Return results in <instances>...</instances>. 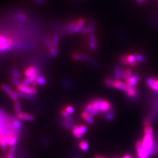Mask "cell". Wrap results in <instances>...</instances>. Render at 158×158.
<instances>
[{"label":"cell","mask_w":158,"mask_h":158,"mask_svg":"<svg viewBox=\"0 0 158 158\" xmlns=\"http://www.w3.org/2000/svg\"><path fill=\"white\" fill-rule=\"evenodd\" d=\"M144 133L145 135H153V129L150 125H145L144 129Z\"/></svg>","instance_id":"cell-28"},{"label":"cell","mask_w":158,"mask_h":158,"mask_svg":"<svg viewBox=\"0 0 158 158\" xmlns=\"http://www.w3.org/2000/svg\"><path fill=\"white\" fill-rule=\"evenodd\" d=\"M147 86L154 91L155 94L158 95V79L149 77L146 80Z\"/></svg>","instance_id":"cell-6"},{"label":"cell","mask_w":158,"mask_h":158,"mask_svg":"<svg viewBox=\"0 0 158 158\" xmlns=\"http://www.w3.org/2000/svg\"><path fill=\"white\" fill-rule=\"evenodd\" d=\"M60 123L64 126V128L67 129H69L72 128L73 126V125L69 121L66 119L65 118L61 119H60Z\"/></svg>","instance_id":"cell-25"},{"label":"cell","mask_w":158,"mask_h":158,"mask_svg":"<svg viewBox=\"0 0 158 158\" xmlns=\"http://www.w3.org/2000/svg\"><path fill=\"white\" fill-rule=\"evenodd\" d=\"M14 109H15V111L16 112V115H18L20 114H21L22 112L21 111V104L17 100L15 101H14Z\"/></svg>","instance_id":"cell-26"},{"label":"cell","mask_w":158,"mask_h":158,"mask_svg":"<svg viewBox=\"0 0 158 158\" xmlns=\"http://www.w3.org/2000/svg\"><path fill=\"white\" fill-rule=\"evenodd\" d=\"M85 23V21L83 19H80L79 20L77 21V22L76 24L75 27L69 32V34L72 35V34H74L76 33H77L79 32L80 29L83 27V26L84 25Z\"/></svg>","instance_id":"cell-11"},{"label":"cell","mask_w":158,"mask_h":158,"mask_svg":"<svg viewBox=\"0 0 158 158\" xmlns=\"http://www.w3.org/2000/svg\"><path fill=\"white\" fill-rule=\"evenodd\" d=\"M113 111H111L107 112H105L104 114H102L103 116L105 117V118L108 120V121H112L114 119V115L113 114Z\"/></svg>","instance_id":"cell-27"},{"label":"cell","mask_w":158,"mask_h":158,"mask_svg":"<svg viewBox=\"0 0 158 158\" xmlns=\"http://www.w3.org/2000/svg\"><path fill=\"white\" fill-rule=\"evenodd\" d=\"M121 78V69L120 67L117 66L114 69V79L115 80H119Z\"/></svg>","instance_id":"cell-20"},{"label":"cell","mask_w":158,"mask_h":158,"mask_svg":"<svg viewBox=\"0 0 158 158\" xmlns=\"http://www.w3.org/2000/svg\"><path fill=\"white\" fill-rule=\"evenodd\" d=\"M58 53V48H53L51 51H50V55L52 58H55Z\"/></svg>","instance_id":"cell-35"},{"label":"cell","mask_w":158,"mask_h":158,"mask_svg":"<svg viewBox=\"0 0 158 158\" xmlns=\"http://www.w3.org/2000/svg\"><path fill=\"white\" fill-rule=\"evenodd\" d=\"M14 44V41L12 38L5 35H0V52L10 50Z\"/></svg>","instance_id":"cell-1"},{"label":"cell","mask_w":158,"mask_h":158,"mask_svg":"<svg viewBox=\"0 0 158 158\" xmlns=\"http://www.w3.org/2000/svg\"><path fill=\"white\" fill-rule=\"evenodd\" d=\"M39 70V69H38L35 66H30L25 70L24 75L26 78L30 77L37 74Z\"/></svg>","instance_id":"cell-10"},{"label":"cell","mask_w":158,"mask_h":158,"mask_svg":"<svg viewBox=\"0 0 158 158\" xmlns=\"http://www.w3.org/2000/svg\"><path fill=\"white\" fill-rule=\"evenodd\" d=\"M87 131V126L84 125H74L72 127V133L77 139H81L86 133Z\"/></svg>","instance_id":"cell-2"},{"label":"cell","mask_w":158,"mask_h":158,"mask_svg":"<svg viewBox=\"0 0 158 158\" xmlns=\"http://www.w3.org/2000/svg\"><path fill=\"white\" fill-rule=\"evenodd\" d=\"M93 104L92 103H88L86 106L84 108V112H86V113H88L89 114L93 110Z\"/></svg>","instance_id":"cell-31"},{"label":"cell","mask_w":158,"mask_h":158,"mask_svg":"<svg viewBox=\"0 0 158 158\" xmlns=\"http://www.w3.org/2000/svg\"><path fill=\"white\" fill-rule=\"evenodd\" d=\"M132 71L131 69H128L126 70V73H125V76L124 77V80L125 81V82H126L132 76Z\"/></svg>","instance_id":"cell-30"},{"label":"cell","mask_w":158,"mask_h":158,"mask_svg":"<svg viewBox=\"0 0 158 158\" xmlns=\"http://www.w3.org/2000/svg\"><path fill=\"white\" fill-rule=\"evenodd\" d=\"M65 110L67 113H69V114H73V113L74 112V109L73 107H72V106H71V105H68V106H67V107L65 108Z\"/></svg>","instance_id":"cell-36"},{"label":"cell","mask_w":158,"mask_h":158,"mask_svg":"<svg viewBox=\"0 0 158 158\" xmlns=\"http://www.w3.org/2000/svg\"><path fill=\"white\" fill-rule=\"evenodd\" d=\"M113 158H117V157H113Z\"/></svg>","instance_id":"cell-48"},{"label":"cell","mask_w":158,"mask_h":158,"mask_svg":"<svg viewBox=\"0 0 158 158\" xmlns=\"http://www.w3.org/2000/svg\"><path fill=\"white\" fill-rule=\"evenodd\" d=\"M88 28L90 29V34H93L95 32V25L93 22H90L88 25Z\"/></svg>","instance_id":"cell-40"},{"label":"cell","mask_w":158,"mask_h":158,"mask_svg":"<svg viewBox=\"0 0 158 158\" xmlns=\"http://www.w3.org/2000/svg\"><path fill=\"white\" fill-rule=\"evenodd\" d=\"M34 1L39 4H43L45 3V0H34Z\"/></svg>","instance_id":"cell-42"},{"label":"cell","mask_w":158,"mask_h":158,"mask_svg":"<svg viewBox=\"0 0 158 158\" xmlns=\"http://www.w3.org/2000/svg\"><path fill=\"white\" fill-rule=\"evenodd\" d=\"M130 86H128L126 83H124L119 80H115V88L124 91L126 92Z\"/></svg>","instance_id":"cell-14"},{"label":"cell","mask_w":158,"mask_h":158,"mask_svg":"<svg viewBox=\"0 0 158 158\" xmlns=\"http://www.w3.org/2000/svg\"><path fill=\"white\" fill-rule=\"evenodd\" d=\"M121 62L124 65L135 66L136 65V60L135 55H128L123 56L121 58Z\"/></svg>","instance_id":"cell-4"},{"label":"cell","mask_w":158,"mask_h":158,"mask_svg":"<svg viewBox=\"0 0 158 158\" xmlns=\"http://www.w3.org/2000/svg\"><path fill=\"white\" fill-rule=\"evenodd\" d=\"M17 18L21 21H25L27 19L26 16L23 14H18L17 15Z\"/></svg>","instance_id":"cell-39"},{"label":"cell","mask_w":158,"mask_h":158,"mask_svg":"<svg viewBox=\"0 0 158 158\" xmlns=\"http://www.w3.org/2000/svg\"><path fill=\"white\" fill-rule=\"evenodd\" d=\"M122 158H132V157L129 155H125Z\"/></svg>","instance_id":"cell-45"},{"label":"cell","mask_w":158,"mask_h":158,"mask_svg":"<svg viewBox=\"0 0 158 158\" xmlns=\"http://www.w3.org/2000/svg\"><path fill=\"white\" fill-rule=\"evenodd\" d=\"M89 47L92 51H96L97 49V44L96 42V38L94 33L90 34L88 38Z\"/></svg>","instance_id":"cell-12"},{"label":"cell","mask_w":158,"mask_h":158,"mask_svg":"<svg viewBox=\"0 0 158 158\" xmlns=\"http://www.w3.org/2000/svg\"><path fill=\"white\" fill-rule=\"evenodd\" d=\"M18 91L25 93V94H32V95H35L37 94L38 90L35 88V87H29V86H24L22 85V84H20L18 87H17Z\"/></svg>","instance_id":"cell-5"},{"label":"cell","mask_w":158,"mask_h":158,"mask_svg":"<svg viewBox=\"0 0 158 158\" xmlns=\"http://www.w3.org/2000/svg\"><path fill=\"white\" fill-rule=\"evenodd\" d=\"M115 80L113 79L107 78L105 80L104 83L108 87L111 88H115Z\"/></svg>","instance_id":"cell-21"},{"label":"cell","mask_w":158,"mask_h":158,"mask_svg":"<svg viewBox=\"0 0 158 158\" xmlns=\"http://www.w3.org/2000/svg\"><path fill=\"white\" fill-rule=\"evenodd\" d=\"M59 39H60L59 35L58 34H55L54 35V36L53 37V38L52 40V45H53V48H58V47L59 46Z\"/></svg>","instance_id":"cell-22"},{"label":"cell","mask_w":158,"mask_h":158,"mask_svg":"<svg viewBox=\"0 0 158 158\" xmlns=\"http://www.w3.org/2000/svg\"><path fill=\"white\" fill-rule=\"evenodd\" d=\"M11 81H12V83L15 87H18L20 84H21V82L20 81L19 79H15V78H14V77L11 78Z\"/></svg>","instance_id":"cell-38"},{"label":"cell","mask_w":158,"mask_h":158,"mask_svg":"<svg viewBox=\"0 0 158 158\" xmlns=\"http://www.w3.org/2000/svg\"><path fill=\"white\" fill-rule=\"evenodd\" d=\"M76 24L74 22H70L68 24H67L65 28L63 29V33H66V32H69L76 25Z\"/></svg>","instance_id":"cell-23"},{"label":"cell","mask_w":158,"mask_h":158,"mask_svg":"<svg viewBox=\"0 0 158 158\" xmlns=\"http://www.w3.org/2000/svg\"><path fill=\"white\" fill-rule=\"evenodd\" d=\"M73 58L76 60L85 61V62H90V61L91 59L89 56L86 55L81 54V53H74L73 55Z\"/></svg>","instance_id":"cell-15"},{"label":"cell","mask_w":158,"mask_h":158,"mask_svg":"<svg viewBox=\"0 0 158 158\" xmlns=\"http://www.w3.org/2000/svg\"><path fill=\"white\" fill-rule=\"evenodd\" d=\"M111 111H112V107H111V104L108 101L103 99L100 105V113L102 114Z\"/></svg>","instance_id":"cell-8"},{"label":"cell","mask_w":158,"mask_h":158,"mask_svg":"<svg viewBox=\"0 0 158 158\" xmlns=\"http://www.w3.org/2000/svg\"><path fill=\"white\" fill-rule=\"evenodd\" d=\"M82 118L89 125H93L94 124V120L92 117H91L89 114L85 112H83L81 114Z\"/></svg>","instance_id":"cell-17"},{"label":"cell","mask_w":158,"mask_h":158,"mask_svg":"<svg viewBox=\"0 0 158 158\" xmlns=\"http://www.w3.org/2000/svg\"><path fill=\"white\" fill-rule=\"evenodd\" d=\"M139 80V77L138 75L135 74L133 76H132L126 82V83L131 87H135L136 85V84L138 83Z\"/></svg>","instance_id":"cell-16"},{"label":"cell","mask_w":158,"mask_h":158,"mask_svg":"<svg viewBox=\"0 0 158 158\" xmlns=\"http://www.w3.org/2000/svg\"><path fill=\"white\" fill-rule=\"evenodd\" d=\"M79 33L80 34H88L89 33L90 34V29H89V28L88 27H82Z\"/></svg>","instance_id":"cell-37"},{"label":"cell","mask_w":158,"mask_h":158,"mask_svg":"<svg viewBox=\"0 0 158 158\" xmlns=\"http://www.w3.org/2000/svg\"><path fill=\"white\" fill-rule=\"evenodd\" d=\"M135 56L136 62H138L142 63V62H143L145 61V57L142 55H141V54L137 53V54L135 55Z\"/></svg>","instance_id":"cell-33"},{"label":"cell","mask_w":158,"mask_h":158,"mask_svg":"<svg viewBox=\"0 0 158 158\" xmlns=\"http://www.w3.org/2000/svg\"><path fill=\"white\" fill-rule=\"evenodd\" d=\"M79 147L80 149L84 151V152H86L89 149V145L88 143L87 142H86V140H81L80 143H79Z\"/></svg>","instance_id":"cell-24"},{"label":"cell","mask_w":158,"mask_h":158,"mask_svg":"<svg viewBox=\"0 0 158 158\" xmlns=\"http://www.w3.org/2000/svg\"><path fill=\"white\" fill-rule=\"evenodd\" d=\"M94 158H107L106 157H104L103 156H101V155H96Z\"/></svg>","instance_id":"cell-44"},{"label":"cell","mask_w":158,"mask_h":158,"mask_svg":"<svg viewBox=\"0 0 158 158\" xmlns=\"http://www.w3.org/2000/svg\"><path fill=\"white\" fill-rule=\"evenodd\" d=\"M74 158H81V156L80 155H77Z\"/></svg>","instance_id":"cell-46"},{"label":"cell","mask_w":158,"mask_h":158,"mask_svg":"<svg viewBox=\"0 0 158 158\" xmlns=\"http://www.w3.org/2000/svg\"><path fill=\"white\" fill-rule=\"evenodd\" d=\"M136 150L137 154L136 158H149L153 154V153L150 151L143 148L140 140L137 142L136 144Z\"/></svg>","instance_id":"cell-3"},{"label":"cell","mask_w":158,"mask_h":158,"mask_svg":"<svg viewBox=\"0 0 158 158\" xmlns=\"http://www.w3.org/2000/svg\"><path fill=\"white\" fill-rule=\"evenodd\" d=\"M19 140V135H13L9 139L8 145L10 146H15Z\"/></svg>","instance_id":"cell-19"},{"label":"cell","mask_w":158,"mask_h":158,"mask_svg":"<svg viewBox=\"0 0 158 158\" xmlns=\"http://www.w3.org/2000/svg\"><path fill=\"white\" fill-rule=\"evenodd\" d=\"M45 43H46V45L48 49L49 50V51H51L53 48L52 41H51L49 38H45Z\"/></svg>","instance_id":"cell-32"},{"label":"cell","mask_w":158,"mask_h":158,"mask_svg":"<svg viewBox=\"0 0 158 158\" xmlns=\"http://www.w3.org/2000/svg\"><path fill=\"white\" fill-rule=\"evenodd\" d=\"M37 83L38 84L43 86L46 84V79L42 76H39L37 80Z\"/></svg>","instance_id":"cell-34"},{"label":"cell","mask_w":158,"mask_h":158,"mask_svg":"<svg viewBox=\"0 0 158 158\" xmlns=\"http://www.w3.org/2000/svg\"><path fill=\"white\" fill-rule=\"evenodd\" d=\"M103 99L99 98V99H96L94 100V101H93L91 103L93 104V108L92 110V111L89 113V115L93 117L94 116H96L97 114L100 113V105L101 102L102 101Z\"/></svg>","instance_id":"cell-7"},{"label":"cell","mask_w":158,"mask_h":158,"mask_svg":"<svg viewBox=\"0 0 158 158\" xmlns=\"http://www.w3.org/2000/svg\"><path fill=\"white\" fill-rule=\"evenodd\" d=\"M11 75H12V77L17 79H20L21 77L20 74L19 73V72L15 69H13L11 70Z\"/></svg>","instance_id":"cell-29"},{"label":"cell","mask_w":158,"mask_h":158,"mask_svg":"<svg viewBox=\"0 0 158 158\" xmlns=\"http://www.w3.org/2000/svg\"><path fill=\"white\" fill-rule=\"evenodd\" d=\"M125 94L132 100H135L138 98V90L137 87H129L128 90L125 92Z\"/></svg>","instance_id":"cell-9"},{"label":"cell","mask_w":158,"mask_h":158,"mask_svg":"<svg viewBox=\"0 0 158 158\" xmlns=\"http://www.w3.org/2000/svg\"><path fill=\"white\" fill-rule=\"evenodd\" d=\"M156 1H157V2H158V0H156Z\"/></svg>","instance_id":"cell-47"},{"label":"cell","mask_w":158,"mask_h":158,"mask_svg":"<svg viewBox=\"0 0 158 158\" xmlns=\"http://www.w3.org/2000/svg\"><path fill=\"white\" fill-rule=\"evenodd\" d=\"M5 124L2 121L0 120V134L3 133L4 132Z\"/></svg>","instance_id":"cell-41"},{"label":"cell","mask_w":158,"mask_h":158,"mask_svg":"<svg viewBox=\"0 0 158 158\" xmlns=\"http://www.w3.org/2000/svg\"><path fill=\"white\" fill-rule=\"evenodd\" d=\"M17 117L20 120L27 121H32L35 119V117L33 115L25 112H21L19 115H17Z\"/></svg>","instance_id":"cell-13"},{"label":"cell","mask_w":158,"mask_h":158,"mask_svg":"<svg viewBox=\"0 0 158 158\" xmlns=\"http://www.w3.org/2000/svg\"><path fill=\"white\" fill-rule=\"evenodd\" d=\"M145 1H146V0H136V2L138 4H141V3H143V2H145Z\"/></svg>","instance_id":"cell-43"},{"label":"cell","mask_w":158,"mask_h":158,"mask_svg":"<svg viewBox=\"0 0 158 158\" xmlns=\"http://www.w3.org/2000/svg\"><path fill=\"white\" fill-rule=\"evenodd\" d=\"M16 93H17L18 97H21V98H25V99H28V100H34L35 98V95L25 94V93L20 92L19 91H16Z\"/></svg>","instance_id":"cell-18"}]
</instances>
